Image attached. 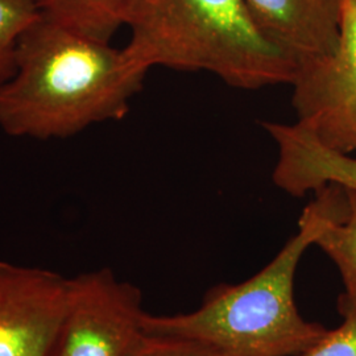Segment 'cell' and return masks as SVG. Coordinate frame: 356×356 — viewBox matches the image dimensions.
Masks as SVG:
<instances>
[{"instance_id": "cell-1", "label": "cell", "mask_w": 356, "mask_h": 356, "mask_svg": "<svg viewBox=\"0 0 356 356\" xmlns=\"http://www.w3.org/2000/svg\"><path fill=\"white\" fill-rule=\"evenodd\" d=\"M147 73L124 49L40 13L19 41L13 76L0 88V128L11 138L51 140L120 120Z\"/></svg>"}, {"instance_id": "cell-2", "label": "cell", "mask_w": 356, "mask_h": 356, "mask_svg": "<svg viewBox=\"0 0 356 356\" xmlns=\"http://www.w3.org/2000/svg\"><path fill=\"white\" fill-rule=\"evenodd\" d=\"M126 26L123 49L147 72L202 70L244 90L291 85L296 74L244 0H134Z\"/></svg>"}, {"instance_id": "cell-3", "label": "cell", "mask_w": 356, "mask_h": 356, "mask_svg": "<svg viewBox=\"0 0 356 356\" xmlns=\"http://www.w3.org/2000/svg\"><path fill=\"white\" fill-rule=\"evenodd\" d=\"M318 225L313 201L298 220V232L267 267L242 284L220 285L191 313H145L143 331L197 341L231 356L302 355L327 332L302 318L294 302L297 268L314 245Z\"/></svg>"}, {"instance_id": "cell-4", "label": "cell", "mask_w": 356, "mask_h": 356, "mask_svg": "<svg viewBox=\"0 0 356 356\" xmlns=\"http://www.w3.org/2000/svg\"><path fill=\"white\" fill-rule=\"evenodd\" d=\"M297 124L332 151L356 152V0H342L339 41L330 54L297 65Z\"/></svg>"}, {"instance_id": "cell-5", "label": "cell", "mask_w": 356, "mask_h": 356, "mask_svg": "<svg viewBox=\"0 0 356 356\" xmlns=\"http://www.w3.org/2000/svg\"><path fill=\"white\" fill-rule=\"evenodd\" d=\"M141 293L110 269L73 279L56 356H126L143 334Z\"/></svg>"}, {"instance_id": "cell-6", "label": "cell", "mask_w": 356, "mask_h": 356, "mask_svg": "<svg viewBox=\"0 0 356 356\" xmlns=\"http://www.w3.org/2000/svg\"><path fill=\"white\" fill-rule=\"evenodd\" d=\"M73 279L0 260V356H56Z\"/></svg>"}, {"instance_id": "cell-7", "label": "cell", "mask_w": 356, "mask_h": 356, "mask_svg": "<svg viewBox=\"0 0 356 356\" xmlns=\"http://www.w3.org/2000/svg\"><path fill=\"white\" fill-rule=\"evenodd\" d=\"M244 1L264 32L296 65L337 49L342 0Z\"/></svg>"}, {"instance_id": "cell-8", "label": "cell", "mask_w": 356, "mask_h": 356, "mask_svg": "<svg viewBox=\"0 0 356 356\" xmlns=\"http://www.w3.org/2000/svg\"><path fill=\"white\" fill-rule=\"evenodd\" d=\"M263 127L277 144L275 184L294 197L338 185L356 191V159L322 145L305 128L276 122Z\"/></svg>"}, {"instance_id": "cell-9", "label": "cell", "mask_w": 356, "mask_h": 356, "mask_svg": "<svg viewBox=\"0 0 356 356\" xmlns=\"http://www.w3.org/2000/svg\"><path fill=\"white\" fill-rule=\"evenodd\" d=\"M316 194L319 225L314 245L339 269L346 293L356 297V191L327 185Z\"/></svg>"}, {"instance_id": "cell-10", "label": "cell", "mask_w": 356, "mask_h": 356, "mask_svg": "<svg viewBox=\"0 0 356 356\" xmlns=\"http://www.w3.org/2000/svg\"><path fill=\"white\" fill-rule=\"evenodd\" d=\"M40 13L88 38L111 42L127 26L134 0H33Z\"/></svg>"}, {"instance_id": "cell-11", "label": "cell", "mask_w": 356, "mask_h": 356, "mask_svg": "<svg viewBox=\"0 0 356 356\" xmlns=\"http://www.w3.org/2000/svg\"><path fill=\"white\" fill-rule=\"evenodd\" d=\"M38 16L33 0H0V88L13 76L19 41Z\"/></svg>"}, {"instance_id": "cell-12", "label": "cell", "mask_w": 356, "mask_h": 356, "mask_svg": "<svg viewBox=\"0 0 356 356\" xmlns=\"http://www.w3.org/2000/svg\"><path fill=\"white\" fill-rule=\"evenodd\" d=\"M342 325L327 331L317 343L300 356H356V297L344 293L339 297Z\"/></svg>"}, {"instance_id": "cell-13", "label": "cell", "mask_w": 356, "mask_h": 356, "mask_svg": "<svg viewBox=\"0 0 356 356\" xmlns=\"http://www.w3.org/2000/svg\"><path fill=\"white\" fill-rule=\"evenodd\" d=\"M126 356H231L216 347L191 339L161 337L143 331Z\"/></svg>"}]
</instances>
